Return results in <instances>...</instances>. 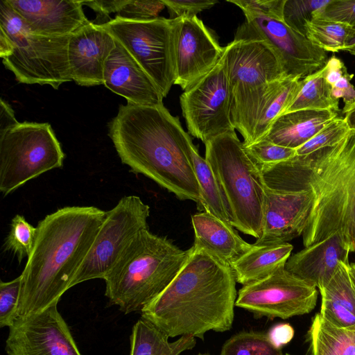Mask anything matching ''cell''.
<instances>
[{
	"label": "cell",
	"instance_id": "cell-8",
	"mask_svg": "<svg viewBox=\"0 0 355 355\" xmlns=\"http://www.w3.org/2000/svg\"><path fill=\"white\" fill-rule=\"evenodd\" d=\"M64 157L50 123L19 122L0 135V191L6 196L45 172L62 167Z\"/></svg>",
	"mask_w": 355,
	"mask_h": 355
},
{
	"label": "cell",
	"instance_id": "cell-44",
	"mask_svg": "<svg viewBox=\"0 0 355 355\" xmlns=\"http://www.w3.org/2000/svg\"><path fill=\"white\" fill-rule=\"evenodd\" d=\"M82 1L83 5L94 10L97 13L98 17L105 19L107 18L111 13H118L125 3V0H94Z\"/></svg>",
	"mask_w": 355,
	"mask_h": 355
},
{
	"label": "cell",
	"instance_id": "cell-51",
	"mask_svg": "<svg viewBox=\"0 0 355 355\" xmlns=\"http://www.w3.org/2000/svg\"><path fill=\"white\" fill-rule=\"evenodd\" d=\"M197 355H211V354H201V353H199Z\"/></svg>",
	"mask_w": 355,
	"mask_h": 355
},
{
	"label": "cell",
	"instance_id": "cell-41",
	"mask_svg": "<svg viewBox=\"0 0 355 355\" xmlns=\"http://www.w3.org/2000/svg\"><path fill=\"white\" fill-rule=\"evenodd\" d=\"M239 7L245 17L262 15L284 19L283 10L286 0H228Z\"/></svg>",
	"mask_w": 355,
	"mask_h": 355
},
{
	"label": "cell",
	"instance_id": "cell-19",
	"mask_svg": "<svg viewBox=\"0 0 355 355\" xmlns=\"http://www.w3.org/2000/svg\"><path fill=\"white\" fill-rule=\"evenodd\" d=\"M107 58L103 71V85L138 105H159L164 96L134 58L116 41Z\"/></svg>",
	"mask_w": 355,
	"mask_h": 355
},
{
	"label": "cell",
	"instance_id": "cell-20",
	"mask_svg": "<svg viewBox=\"0 0 355 355\" xmlns=\"http://www.w3.org/2000/svg\"><path fill=\"white\" fill-rule=\"evenodd\" d=\"M24 19L32 33L71 35L89 21L78 0H7Z\"/></svg>",
	"mask_w": 355,
	"mask_h": 355
},
{
	"label": "cell",
	"instance_id": "cell-45",
	"mask_svg": "<svg viewBox=\"0 0 355 355\" xmlns=\"http://www.w3.org/2000/svg\"><path fill=\"white\" fill-rule=\"evenodd\" d=\"M19 123L10 105L3 98L0 100V135Z\"/></svg>",
	"mask_w": 355,
	"mask_h": 355
},
{
	"label": "cell",
	"instance_id": "cell-35",
	"mask_svg": "<svg viewBox=\"0 0 355 355\" xmlns=\"http://www.w3.org/2000/svg\"><path fill=\"white\" fill-rule=\"evenodd\" d=\"M324 67L325 79L331 87L333 96L338 100L343 98L345 104L354 100L355 88L351 83L354 74L348 72L342 60L333 55Z\"/></svg>",
	"mask_w": 355,
	"mask_h": 355
},
{
	"label": "cell",
	"instance_id": "cell-5",
	"mask_svg": "<svg viewBox=\"0 0 355 355\" xmlns=\"http://www.w3.org/2000/svg\"><path fill=\"white\" fill-rule=\"evenodd\" d=\"M189 254L190 249L183 250L146 229L104 278L105 295L125 314L141 311L170 284Z\"/></svg>",
	"mask_w": 355,
	"mask_h": 355
},
{
	"label": "cell",
	"instance_id": "cell-39",
	"mask_svg": "<svg viewBox=\"0 0 355 355\" xmlns=\"http://www.w3.org/2000/svg\"><path fill=\"white\" fill-rule=\"evenodd\" d=\"M164 7L162 0H125L116 16L134 21L150 20L159 17Z\"/></svg>",
	"mask_w": 355,
	"mask_h": 355
},
{
	"label": "cell",
	"instance_id": "cell-49",
	"mask_svg": "<svg viewBox=\"0 0 355 355\" xmlns=\"http://www.w3.org/2000/svg\"><path fill=\"white\" fill-rule=\"evenodd\" d=\"M345 51L355 56V43L349 45Z\"/></svg>",
	"mask_w": 355,
	"mask_h": 355
},
{
	"label": "cell",
	"instance_id": "cell-32",
	"mask_svg": "<svg viewBox=\"0 0 355 355\" xmlns=\"http://www.w3.org/2000/svg\"><path fill=\"white\" fill-rule=\"evenodd\" d=\"M220 355H284L266 334L242 331L232 336L223 345Z\"/></svg>",
	"mask_w": 355,
	"mask_h": 355
},
{
	"label": "cell",
	"instance_id": "cell-36",
	"mask_svg": "<svg viewBox=\"0 0 355 355\" xmlns=\"http://www.w3.org/2000/svg\"><path fill=\"white\" fill-rule=\"evenodd\" d=\"M331 0H286L284 21L293 30L305 35V24L313 14L324 7Z\"/></svg>",
	"mask_w": 355,
	"mask_h": 355
},
{
	"label": "cell",
	"instance_id": "cell-18",
	"mask_svg": "<svg viewBox=\"0 0 355 355\" xmlns=\"http://www.w3.org/2000/svg\"><path fill=\"white\" fill-rule=\"evenodd\" d=\"M115 45L112 35L94 22L72 33L68 46L72 80L80 86L103 85L105 62Z\"/></svg>",
	"mask_w": 355,
	"mask_h": 355
},
{
	"label": "cell",
	"instance_id": "cell-22",
	"mask_svg": "<svg viewBox=\"0 0 355 355\" xmlns=\"http://www.w3.org/2000/svg\"><path fill=\"white\" fill-rule=\"evenodd\" d=\"M191 223L193 246L230 266L252 248V244L244 241L231 224L207 211L193 214Z\"/></svg>",
	"mask_w": 355,
	"mask_h": 355
},
{
	"label": "cell",
	"instance_id": "cell-47",
	"mask_svg": "<svg viewBox=\"0 0 355 355\" xmlns=\"http://www.w3.org/2000/svg\"><path fill=\"white\" fill-rule=\"evenodd\" d=\"M342 113L349 127L355 130V99L345 104Z\"/></svg>",
	"mask_w": 355,
	"mask_h": 355
},
{
	"label": "cell",
	"instance_id": "cell-31",
	"mask_svg": "<svg viewBox=\"0 0 355 355\" xmlns=\"http://www.w3.org/2000/svg\"><path fill=\"white\" fill-rule=\"evenodd\" d=\"M305 35L314 45L324 51L337 53L345 51L355 39V28L314 17L305 24Z\"/></svg>",
	"mask_w": 355,
	"mask_h": 355
},
{
	"label": "cell",
	"instance_id": "cell-15",
	"mask_svg": "<svg viewBox=\"0 0 355 355\" xmlns=\"http://www.w3.org/2000/svg\"><path fill=\"white\" fill-rule=\"evenodd\" d=\"M58 303L15 320L6 341L8 355H82Z\"/></svg>",
	"mask_w": 355,
	"mask_h": 355
},
{
	"label": "cell",
	"instance_id": "cell-42",
	"mask_svg": "<svg viewBox=\"0 0 355 355\" xmlns=\"http://www.w3.org/2000/svg\"><path fill=\"white\" fill-rule=\"evenodd\" d=\"M171 15L191 18L218 3L216 0H162Z\"/></svg>",
	"mask_w": 355,
	"mask_h": 355
},
{
	"label": "cell",
	"instance_id": "cell-11",
	"mask_svg": "<svg viewBox=\"0 0 355 355\" xmlns=\"http://www.w3.org/2000/svg\"><path fill=\"white\" fill-rule=\"evenodd\" d=\"M180 101L189 132L204 144L235 132L224 53L208 73L184 91Z\"/></svg>",
	"mask_w": 355,
	"mask_h": 355
},
{
	"label": "cell",
	"instance_id": "cell-50",
	"mask_svg": "<svg viewBox=\"0 0 355 355\" xmlns=\"http://www.w3.org/2000/svg\"><path fill=\"white\" fill-rule=\"evenodd\" d=\"M311 355H326L324 354H322L321 352H316V351H311Z\"/></svg>",
	"mask_w": 355,
	"mask_h": 355
},
{
	"label": "cell",
	"instance_id": "cell-17",
	"mask_svg": "<svg viewBox=\"0 0 355 355\" xmlns=\"http://www.w3.org/2000/svg\"><path fill=\"white\" fill-rule=\"evenodd\" d=\"M311 205L308 190L277 191L266 187L261 234L254 244L287 243L302 236Z\"/></svg>",
	"mask_w": 355,
	"mask_h": 355
},
{
	"label": "cell",
	"instance_id": "cell-40",
	"mask_svg": "<svg viewBox=\"0 0 355 355\" xmlns=\"http://www.w3.org/2000/svg\"><path fill=\"white\" fill-rule=\"evenodd\" d=\"M321 18L343 23L355 28V0H331L315 11L312 18Z\"/></svg>",
	"mask_w": 355,
	"mask_h": 355
},
{
	"label": "cell",
	"instance_id": "cell-26",
	"mask_svg": "<svg viewBox=\"0 0 355 355\" xmlns=\"http://www.w3.org/2000/svg\"><path fill=\"white\" fill-rule=\"evenodd\" d=\"M168 338L155 324L141 318L132 329L130 355H180L196 344V338L191 335L180 336L172 343Z\"/></svg>",
	"mask_w": 355,
	"mask_h": 355
},
{
	"label": "cell",
	"instance_id": "cell-29",
	"mask_svg": "<svg viewBox=\"0 0 355 355\" xmlns=\"http://www.w3.org/2000/svg\"><path fill=\"white\" fill-rule=\"evenodd\" d=\"M311 351L326 355H355V326H336L318 313L309 330Z\"/></svg>",
	"mask_w": 355,
	"mask_h": 355
},
{
	"label": "cell",
	"instance_id": "cell-53",
	"mask_svg": "<svg viewBox=\"0 0 355 355\" xmlns=\"http://www.w3.org/2000/svg\"><path fill=\"white\" fill-rule=\"evenodd\" d=\"M284 355H291V354H284Z\"/></svg>",
	"mask_w": 355,
	"mask_h": 355
},
{
	"label": "cell",
	"instance_id": "cell-1",
	"mask_svg": "<svg viewBox=\"0 0 355 355\" xmlns=\"http://www.w3.org/2000/svg\"><path fill=\"white\" fill-rule=\"evenodd\" d=\"M260 168L269 189L310 192L304 247L338 235L355 252V130L333 146Z\"/></svg>",
	"mask_w": 355,
	"mask_h": 355
},
{
	"label": "cell",
	"instance_id": "cell-34",
	"mask_svg": "<svg viewBox=\"0 0 355 355\" xmlns=\"http://www.w3.org/2000/svg\"><path fill=\"white\" fill-rule=\"evenodd\" d=\"M353 130L344 117L337 116L313 138L296 149V155L305 156L324 148L333 146Z\"/></svg>",
	"mask_w": 355,
	"mask_h": 355
},
{
	"label": "cell",
	"instance_id": "cell-52",
	"mask_svg": "<svg viewBox=\"0 0 355 355\" xmlns=\"http://www.w3.org/2000/svg\"><path fill=\"white\" fill-rule=\"evenodd\" d=\"M354 43H355V39L350 43V44H354Z\"/></svg>",
	"mask_w": 355,
	"mask_h": 355
},
{
	"label": "cell",
	"instance_id": "cell-2",
	"mask_svg": "<svg viewBox=\"0 0 355 355\" xmlns=\"http://www.w3.org/2000/svg\"><path fill=\"white\" fill-rule=\"evenodd\" d=\"M108 135L130 171L150 178L180 200L200 202L190 157L193 144L164 105H120L108 124Z\"/></svg>",
	"mask_w": 355,
	"mask_h": 355
},
{
	"label": "cell",
	"instance_id": "cell-23",
	"mask_svg": "<svg viewBox=\"0 0 355 355\" xmlns=\"http://www.w3.org/2000/svg\"><path fill=\"white\" fill-rule=\"evenodd\" d=\"M337 116L338 113L331 110H302L288 112L275 120L261 139L296 150Z\"/></svg>",
	"mask_w": 355,
	"mask_h": 355
},
{
	"label": "cell",
	"instance_id": "cell-7",
	"mask_svg": "<svg viewBox=\"0 0 355 355\" xmlns=\"http://www.w3.org/2000/svg\"><path fill=\"white\" fill-rule=\"evenodd\" d=\"M224 55L230 83L232 123L244 146L253 143L257 116L271 83L286 77L271 48L264 41L235 40Z\"/></svg>",
	"mask_w": 355,
	"mask_h": 355
},
{
	"label": "cell",
	"instance_id": "cell-10",
	"mask_svg": "<svg viewBox=\"0 0 355 355\" xmlns=\"http://www.w3.org/2000/svg\"><path fill=\"white\" fill-rule=\"evenodd\" d=\"M149 216V206L134 195L121 198L112 209L107 211L71 288L88 280L104 279L138 235L148 229Z\"/></svg>",
	"mask_w": 355,
	"mask_h": 355
},
{
	"label": "cell",
	"instance_id": "cell-48",
	"mask_svg": "<svg viewBox=\"0 0 355 355\" xmlns=\"http://www.w3.org/2000/svg\"><path fill=\"white\" fill-rule=\"evenodd\" d=\"M349 275L351 282L355 288V262L349 263Z\"/></svg>",
	"mask_w": 355,
	"mask_h": 355
},
{
	"label": "cell",
	"instance_id": "cell-6",
	"mask_svg": "<svg viewBox=\"0 0 355 355\" xmlns=\"http://www.w3.org/2000/svg\"><path fill=\"white\" fill-rule=\"evenodd\" d=\"M205 144V158L229 202L232 225L259 239L266 192L260 166L248 153L235 132L219 135Z\"/></svg>",
	"mask_w": 355,
	"mask_h": 355
},
{
	"label": "cell",
	"instance_id": "cell-13",
	"mask_svg": "<svg viewBox=\"0 0 355 355\" xmlns=\"http://www.w3.org/2000/svg\"><path fill=\"white\" fill-rule=\"evenodd\" d=\"M317 299L316 286L283 268L264 279L243 286L235 306L257 318L285 320L311 313Z\"/></svg>",
	"mask_w": 355,
	"mask_h": 355
},
{
	"label": "cell",
	"instance_id": "cell-43",
	"mask_svg": "<svg viewBox=\"0 0 355 355\" xmlns=\"http://www.w3.org/2000/svg\"><path fill=\"white\" fill-rule=\"evenodd\" d=\"M294 329L288 323H279L272 326L266 333L270 342L279 349L287 345L294 336Z\"/></svg>",
	"mask_w": 355,
	"mask_h": 355
},
{
	"label": "cell",
	"instance_id": "cell-4",
	"mask_svg": "<svg viewBox=\"0 0 355 355\" xmlns=\"http://www.w3.org/2000/svg\"><path fill=\"white\" fill-rule=\"evenodd\" d=\"M170 284L142 309L141 318L168 337L204 340L209 331L224 332L233 324L236 279L230 265L192 245Z\"/></svg>",
	"mask_w": 355,
	"mask_h": 355
},
{
	"label": "cell",
	"instance_id": "cell-16",
	"mask_svg": "<svg viewBox=\"0 0 355 355\" xmlns=\"http://www.w3.org/2000/svg\"><path fill=\"white\" fill-rule=\"evenodd\" d=\"M225 47L197 16L180 17L175 42V80L184 91L217 64Z\"/></svg>",
	"mask_w": 355,
	"mask_h": 355
},
{
	"label": "cell",
	"instance_id": "cell-14",
	"mask_svg": "<svg viewBox=\"0 0 355 355\" xmlns=\"http://www.w3.org/2000/svg\"><path fill=\"white\" fill-rule=\"evenodd\" d=\"M71 35L28 32L12 42L13 51L2 62L21 83L47 85L58 89L73 80L68 57Z\"/></svg>",
	"mask_w": 355,
	"mask_h": 355
},
{
	"label": "cell",
	"instance_id": "cell-38",
	"mask_svg": "<svg viewBox=\"0 0 355 355\" xmlns=\"http://www.w3.org/2000/svg\"><path fill=\"white\" fill-rule=\"evenodd\" d=\"M245 148L259 166L272 165L290 159L296 156V150L282 146L261 139Z\"/></svg>",
	"mask_w": 355,
	"mask_h": 355
},
{
	"label": "cell",
	"instance_id": "cell-12",
	"mask_svg": "<svg viewBox=\"0 0 355 355\" xmlns=\"http://www.w3.org/2000/svg\"><path fill=\"white\" fill-rule=\"evenodd\" d=\"M235 40L264 41L271 48L286 77L302 79L322 68L327 53L284 19L262 15L245 17L235 33Z\"/></svg>",
	"mask_w": 355,
	"mask_h": 355
},
{
	"label": "cell",
	"instance_id": "cell-37",
	"mask_svg": "<svg viewBox=\"0 0 355 355\" xmlns=\"http://www.w3.org/2000/svg\"><path fill=\"white\" fill-rule=\"evenodd\" d=\"M21 276L9 282H0V327L13 324L18 318Z\"/></svg>",
	"mask_w": 355,
	"mask_h": 355
},
{
	"label": "cell",
	"instance_id": "cell-27",
	"mask_svg": "<svg viewBox=\"0 0 355 355\" xmlns=\"http://www.w3.org/2000/svg\"><path fill=\"white\" fill-rule=\"evenodd\" d=\"M190 157L200 191V201L197 205L198 209L232 225L233 217L229 202L209 164L200 155L194 145Z\"/></svg>",
	"mask_w": 355,
	"mask_h": 355
},
{
	"label": "cell",
	"instance_id": "cell-9",
	"mask_svg": "<svg viewBox=\"0 0 355 355\" xmlns=\"http://www.w3.org/2000/svg\"><path fill=\"white\" fill-rule=\"evenodd\" d=\"M180 21V17L134 21L115 16L101 26L134 58L164 98L175 80Z\"/></svg>",
	"mask_w": 355,
	"mask_h": 355
},
{
	"label": "cell",
	"instance_id": "cell-3",
	"mask_svg": "<svg viewBox=\"0 0 355 355\" xmlns=\"http://www.w3.org/2000/svg\"><path fill=\"white\" fill-rule=\"evenodd\" d=\"M106 214L94 206H67L38 222L33 249L20 275L18 317L42 311L71 288Z\"/></svg>",
	"mask_w": 355,
	"mask_h": 355
},
{
	"label": "cell",
	"instance_id": "cell-21",
	"mask_svg": "<svg viewBox=\"0 0 355 355\" xmlns=\"http://www.w3.org/2000/svg\"><path fill=\"white\" fill-rule=\"evenodd\" d=\"M349 253L334 235L291 255L285 269L319 289L327 284L341 261L349 263Z\"/></svg>",
	"mask_w": 355,
	"mask_h": 355
},
{
	"label": "cell",
	"instance_id": "cell-30",
	"mask_svg": "<svg viewBox=\"0 0 355 355\" xmlns=\"http://www.w3.org/2000/svg\"><path fill=\"white\" fill-rule=\"evenodd\" d=\"M302 110L339 111V100L332 95L324 67L301 79L297 95L282 114Z\"/></svg>",
	"mask_w": 355,
	"mask_h": 355
},
{
	"label": "cell",
	"instance_id": "cell-46",
	"mask_svg": "<svg viewBox=\"0 0 355 355\" xmlns=\"http://www.w3.org/2000/svg\"><path fill=\"white\" fill-rule=\"evenodd\" d=\"M14 49V44L6 33L0 31V56L4 59L9 56Z\"/></svg>",
	"mask_w": 355,
	"mask_h": 355
},
{
	"label": "cell",
	"instance_id": "cell-28",
	"mask_svg": "<svg viewBox=\"0 0 355 355\" xmlns=\"http://www.w3.org/2000/svg\"><path fill=\"white\" fill-rule=\"evenodd\" d=\"M300 80L297 78L284 77L270 83L259 112L252 144L266 135L275 120L293 101L300 90Z\"/></svg>",
	"mask_w": 355,
	"mask_h": 355
},
{
	"label": "cell",
	"instance_id": "cell-24",
	"mask_svg": "<svg viewBox=\"0 0 355 355\" xmlns=\"http://www.w3.org/2000/svg\"><path fill=\"white\" fill-rule=\"evenodd\" d=\"M349 265L341 261L327 284L319 288V313L329 322L341 327L355 326V288L349 277Z\"/></svg>",
	"mask_w": 355,
	"mask_h": 355
},
{
	"label": "cell",
	"instance_id": "cell-25",
	"mask_svg": "<svg viewBox=\"0 0 355 355\" xmlns=\"http://www.w3.org/2000/svg\"><path fill=\"white\" fill-rule=\"evenodd\" d=\"M293 246L287 243L256 245L230 264L236 282L243 286L261 280L285 268Z\"/></svg>",
	"mask_w": 355,
	"mask_h": 355
},
{
	"label": "cell",
	"instance_id": "cell-33",
	"mask_svg": "<svg viewBox=\"0 0 355 355\" xmlns=\"http://www.w3.org/2000/svg\"><path fill=\"white\" fill-rule=\"evenodd\" d=\"M36 227L30 224L24 216L16 214L12 219L10 229L4 242V250L10 251L20 263L28 257L33 249Z\"/></svg>",
	"mask_w": 355,
	"mask_h": 355
}]
</instances>
